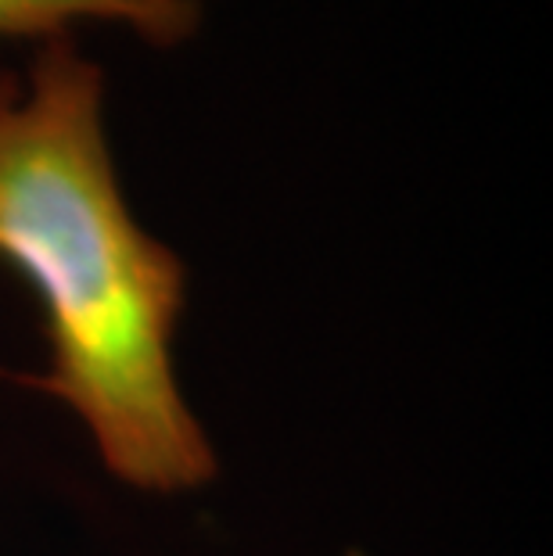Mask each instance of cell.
Instances as JSON below:
<instances>
[{"label": "cell", "instance_id": "obj_1", "mask_svg": "<svg viewBox=\"0 0 553 556\" xmlns=\"http://www.w3.org/2000/svg\"><path fill=\"white\" fill-rule=\"evenodd\" d=\"M0 258L43 309V388L112 478L180 495L216 478L173 341L184 263L137 223L104 129L101 68L51 40L0 104Z\"/></svg>", "mask_w": 553, "mask_h": 556}, {"label": "cell", "instance_id": "obj_2", "mask_svg": "<svg viewBox=\"0 0 553 556\" xmlns=\"http://www.w3.org/2000/svg\"><path fill=\"white\" fill-rule=\"evenodd\" d=\"M79 22L126 26L155 43H176L198 26V0H0V40H65Z\"/></svg>", "mask_w": 553, "mask_h": 556}, {"label": "cell", "instance_id": "obj_3", "mask_svg": "<svg viewBox=\"0 0 553 556\" xmlns=\"http://www.w3.org/2000/svg\"><path fill=\"white\" fill-rule=\"evenodd\" d=\"M8 90H11V83L4 79V83H0V104H4V98H8Z\"/></svg>", "mask_w": 553, "mask_h": 556}]
</instances>
